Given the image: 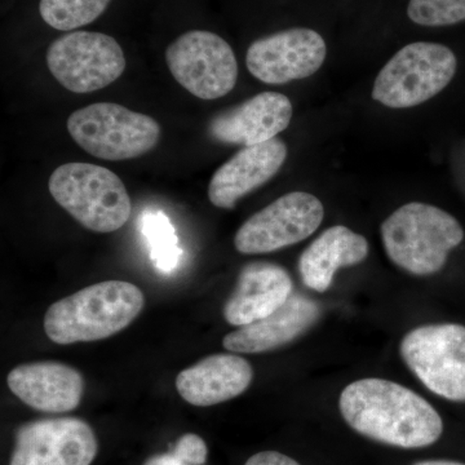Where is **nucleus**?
I'll return each instance as SVG.
<instances>
[{
	"label": "nucleus",
	"mask_w": 465,
	"mask_h": 465,
	"mask_svg": "<svg viewBox=\"0 0 465 465\" xmlns=\"http://www.w3.org/2000/svg\"><path fill=\"white\" fill-rule=\"evenodd\" d=\"M407 16L420 26L457 25L465 21V0H410Z\"/></svg>",
	"instance_id": "4be33fe9"
},
{
	"label": "nucleus",
	"mask_w": 465,
	"mask_h": 465,
	"mask_svg": "<svg viewBox=\"0 0 465 465\" xmlns=\"http://www.w3.org/2000/svg\"><path fill=\"white\" fill-rule=\"evenodd\" d=\"M292 115L289 97L277 92H262L213 116L207 133L213 142L246 148L275 139L289 127Z\"/></svg>",
	"instance_id": "ddd939ff"
},
{
	"label": "nucleus",
	"mask_w": 465,
	"mask_h": 465,
	"mask_svg": "<svg viewBox=\"0 0 465 465\" xmlns=\"http://www.w3.org/2000/svg\"><path fill=\"white\" fill-rule=\"evenodd\" d=\"M143 465H191L185 463L183 459L177 457L173 452L168 454L155 455V457L148 459Z\"/></svg>",
	"instance_id": "393cba45"
},
{
	"label": "nucleus",
	"mask_w": 465,
	"mask_h": 465,
	"mask_svg": "<svg viewBox=\"0 0 465 465\" xmlns=\"http://www.w3.org/2000/svg\"><path fill=\"white\" fill-rule=\"evenodd\" d=\"M381 234L391 262L414 275L439 273L464 240L463 226L454 216L420 202L394 211L382 222Z\"/></svg>",
	"instance_id": "7ed1b4c3"
},
{
	"label": "nucleus",
	"mask_w": 465,
	"mask_h": 465,
	"mask_svg": "<svg viewBox=\"0 0 465 465\" xmlns=\"http://www.w3.org/2000/svg\"><path fill=\"white\" fill-rule=\"evenodd\" d=\"M9 390L38 411L63 414L75 410L84 391V376L60 362L17 366L7 378Z\"/></svg>",
	"instance_id": "f3484780"
},
{
	"label": "nucleus",
	"mask_w": 465,
	"mask_h": 465,
	"mask_svg": "<svg viewBox=\"0 0 465 465\" xmlns=\"http://www.w3.org/2000/svg\"><path fill=\"white\" fill-rule=\"evenodd\" d=\"M140 229L150 247V259L157 271L170 274L179 268L183 258L176 232L166 213L145 211L140 220Z\"/></svg>",
	"instance_id": "aec40b11"
},
{
	"label": "nucleus",
	"mask_w": 465,
	"mask_h": 465,
	"mask_svg": "<svg viewBox=\"0 0 465 465\" xmlns=\"http://www.w3.org/2000/svg\"><path fill=\"white\" fill-rule=\"evenodd\" d=\"M67 131L82 149L104 161H127L152 152L161 140V125L152 116L114 103L76 110Z\"/></svg>",
	"instance_id": "423d86ee"
},
{
	"label": "nucleus",
	"mask_w": 465,
	"mask_h": 465,
	"mask_svg": "<svg viewBox=\"0 0 465 465\" xmlns=\"http://www.w3.org/2000/svg\"><path fill=\"white\" fill-rule=\"evenodd\" d=\"M321 308L314 300L292 292L273 313L255 322L244 324L225 336L226 351L241 354L264 353L289 344L316 324Z\"/></svg>",
	"instance_id": "2eb2a0df"
},
{
	"label": "nucleus",
	"mask_w": 465,
	"mask_h": 465,
	"mask_svg": "<svg viewBox=\"0 0 465 465\" xmlns=\"http://www.w3.org/2000/svg\"><path fill=\"white\" fill-rule=\"evenodd\" d=\"M166 63L177 84L198 99H220L237 84L234 51L215 33L192 30L183 34L168 45Z\"/></svg>",
	"instance_id": "1a4fd4ad"
},
{
	"label": "nucleus",
	"mask_w": 465,
	"mask_h": 465,
	"mask_svg": "<svg viewBox=\"0 0 465 465\" xmlns=\"http://www.w3.org/2000/svg\"><path fill=\"white\" fill-rule=\"evenodd\" d=\"M54 200L88 231L113 232L128 222L130 194L118 174L92 163H66L51 174Z\"/></svg>",
	"instance_id": "20e7f679"
},
{
	"label": "nucleus",
	"mask_w": 465,
	"mask_h": 465,
	"mask_svg": "<svg viewBox=\"0 0 465 465\" xmlns=\"http://www.w3.org/2000/svg\"><path fill=\"white\" fill-rule=\"evenodd\" d=\"M400 354L425 387L442 399L465 402V326L425 324L403 336Z\"/></svg>",
	"instance_id": "0eeeda50"
},
{
	"label": "nucleus",
	"mask_w": 465,
	"mask_h": 465,
	"mask_svg": "<svg viewBox=\"0 0 465 465\" xmlns=\"http://www.w3.org/2000/svg\"><path fill=\"white\" fill-rule=\"evenodd\" d=\"M112 0H41L39 14L47 25L70 32L94 23Z\"/></svg>",
	"instance_id": "412c9836"
},
{
	"label": "nucleus",
	"mask_w": 465,
	"mask_h": 465,
	"mask_svg": "<svg viewBox=\"0 0 465 465\" xmlns=\"http://www.w3.org/2000/svg\"><path fill=\"white\" fill-rule=\"evenodd\" d=\"M326 56L327 45L321 34L293 27L253 42L246 65L262 84H286L316 74Z\"/></svg>",
	"instance_id": "9b49d317"
},
{
	"label": "nucleus",
	"mask_w": 465,
	"mask_h": 465,
	"mask_svg": "<svg viewBox=\"0 0 465 465\" xmlns=\"http://www.w3.org/2000/svg\"><path fill=\"white\" fill-rule=\"evenodd\" d=\"M47 66L54 79L74 94H91L114 84L127 61L113 36L76 30L60 36L47 51Z\"/></svg>",
	"instance_id": "6e6552de"
},
{
	"label": "nucleus",
	"mask_w": 465,
	"mask_h": 465,
	"mask_svg": "<svg viewBox=\"0 0 465 465\" xmlns=\"http://www.w3.org/2000/svg\"><path fill=\"white\" fill-rule=\"evenodd\" d=\"M244 465H300L298 461L277 451H262L253 455Z\"/></svg>",
	"instance_id": "b1692460"
},
{
	"label": "nucleus",
	"mask_w": 465,
	"mask_h": 465,
	"mask_svg": "<svg viewBox=\"0 0 465 465\" xmlns=\"http://www.w3.org/2000/svg\"><path fill=\"white\" fill-rule=\"evenodd\" d=\"M415 465H465V464L458 463V461H451V460H427V461H420V463H416Z\"/></svg>",
	"instance_id": "a878e982"
},
{
	"label": "nucleus",
	"mask_w": 465,
	"mask_h": 465,
	"mask_svg": "<svg viewBox=\"0 0 465 465\" xmlns=\"http://www.w3.org/2000/svg\"><path fill=\"white\" fill-rule=\"evenodd\" d=\"M457 67V56L446 45L411 43L401 48L379 72L372 99L387 108H414L445 90Z\"/></svg>",
	"instance_id": "39448f33"
},
{
	"label": "nucleus",
	"mask_w": 465,
	"mask_h": 465,
	"mask_svg": "<svg viewBox=\"0 0 465 465\" xmlns=\"http://www.w3.org/2000/svg\"><path fill=\"white\" fill-rule=\"evenodd\" d=\"M292 289V280L282 266L268 262H249L241 269L223 314L232 326L255 322L282 307Z\"/></svg>",
	"instance_id": "dca6fc26"
},
{
	"label": "nucleus",
	"mask_w": 465,
	"mask_h": 465,
	"mask_svg": "<svg viewBox=\"0 0 465 465\" xmlns=\"http://www.w3.org/2000/svg\"><path fill=\"white\" fill-rule=\"evenodd\" d=\"M253 370L244 358L235 354H213L176 378L180 396L193 406L207 407L235 399L247 391Z\"/></svg>",
	"instance_id": "a211bd4d"
},
{
	"label": "nucleus",
	"mask_w": 465,
	"mask_h": 465,
	"mask_svg": "<svg viewBox=\"0 0 465 465\" xmlns=\"http://www.w3.org/2000/svg\"><path fill=\"white\" fill-rule=\"evenodd\" d=\"M96 436L78 418L43 419L21 425L11 465H91Z\"/></svg>",
	"instance_id": "f8f14e48"
},
{
	"label": "nucleus",
	"mask_w": 465,
	"mask_h": 465,
	"mask_svg": "<svg viewBox=\"0 0 465 465\" xmlns=\"http://www.w3.org/2000/svg\"><path fill=\"white\" fill-rule=\"evenodd\" d=\"M369 242L344 225L326 229L312 242L299 259V273L308 289L324 292L333 282L336 272L365 262Z\"/></svg>",
	"instance_id": "6ab92c4d"
},
{
	"label": "nucleus",
	"mask_w": 465,
	"mask_h": 465,
	"mask_svg": "<svg viewBox=\"0 0 465 465\" xmlns=\"http://www.w3.org/2000/svg\"><path fill=\"white\" fill-rule=\"evenodd\" d=\"M287 159V146L275 139L246 146L213 173L208 200L217 208L232 210L241 198L273 179Z\"/></svg>",
	"instance_id": "4468645a"
},
{
	"label": "nucleus",
	"mask_w": 465,
	"mask_h": 465,
	"mask_svg": "<svg viewBox=\"0 0 465 465\" xmlns=\"http://www.w3.org/2000/svg\"><path fill=\"white\" fill-rule=\"evenodd\" d=\"M324 207L305 192L284 194L238 229L234 246L243 255H262L307 240L322 224Z\"/></svg>",
	"instance_id": "9d476101"
},
{
	"label": "nucleus",
	"mask_w": 465,
	"mask_h": 465,
	"mask_svg": "<svg viewBox=\"0 0 465 465\" xmlns=\"http://www.w3.org/2000/svg\"><path fill=\"white\" fill-rule=\"evenodd\" d=\"M173 454L191 465H203L206 463L208 449L206 442L194 433L183 434L177 440Z\"/></svg>",
	"instance_id": "5701e85b"
},
{
	"label": "nucleus",
	"mask_w": 465,
	"mask_h": 465,
	"mask_svg": "<svg viewBox=\"0 0 465 465\" xmlns=\"http://www.w3.org/2000/svg\"><path fill=\"white\" fill-rule=\"evenodd\" d=\"M339 409L356 432L396 448H427L443 432L442 419L427 400L385 379L351 382L341 391Z\"/></svg>",
	"instance_id": "f257e3e1"
},
{
	"label": "nucleus",
	"mask_w": 465,
	"mask_h": 465,
	"mask_svg": "<svg viewBox=\"0 0 465 465\" xmlns=\"http://www.w3.org/2000/svg\"><path fill=\"white\" fill-rule=\"evenodd\" d=\"M143 305L136 284L118 280L92 284L48 308L45 333L60 345L103 341L130 326Z\"/></svg>",
	"instance_id": "f03ea898"
}]
</instances>
